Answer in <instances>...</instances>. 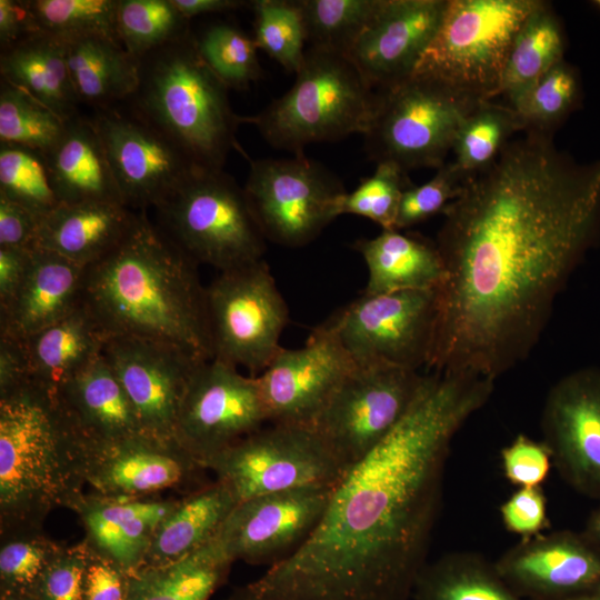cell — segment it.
<instances>
[{
  "mask_svg": "<svg viewBox=\"0 0 600 600\" xmlns=\"http://www.w3.org/2000/svg\"><path fill=\"white\" fill-rule=\"evenodd\" d=\"M80 471L91 493L104 498H151L168 489H200L207 469L176 439L146 432L97 440L81 436Z\"/></svg>",
  "mask_w": 600,
  "mask_h": 600,
  "instance_id": "9a60e30c",
  "label": "cell"
},
{
  "mask_svg": "<svg viewBox=\"0 0 600 600\" xmlns=\"http://www.w3.org/2000/svg\"><path fill=\"white\" fill-rule=\"evenodd\" d=\"M90 548L83 539L62 546L41 576L31 598L34 600H84L86 572Z\"/></svg>",
  "mask_w": 600,
  "mask_h": 600,
  "instance_id": "681fc988",
  "label": "cell"
},
{
  "mask_svg": "<svg viewBox=\"0 0 600 600\" xmlns=\"http://www.w3.org/2000/svg\"><path fill=\"white\" fill-rule=\"evenodd\" d=\"M582 97L577 69L562 60L509 104L521 129L551 136V132L577 110Z\"/></svg>",
  "mask_w": 600,
  "mask_h": 600,
  "instance_id": "74e56055",
  "label": "cell"
},
{
  "mask_svg": "<svg viewBox=\"0 0 600 600\" xmlns=\"http://www.w3.org/2000/svg\"><path fill=\"white\" fill-rule=\"evenodd\" d=\"M212 359L260 376L283 348L288 306L267 261L219 272L206 287Z\"/></svg>",
  "mask_w": 600,
  "mask_h": 600,
  "instance_id": "8fae6325",
  "label": "cell"
},
{
  "mask_svg": "<svg viewBox=\"0 0 600 600\" xmlns=\"http://www.w3.org/2000/svg\"><path fill=\"white\" fill-rule=\"evenodd\" d=\"M0 600H34V599L28 596L0 594Z\"/></svg>",
  "mask_w": 600,
  "mask_h": 600,
  "instance_id": "6125c7cd",
  "label": "cell"
},
{
  "mask_svg": "<svg viewBox=\"0 0 600 600\" xmlns=\"http://www.w3.org/2000/svg\"><path fill=\"white\" fill-rule=\"evenodd\" d=\"M566 600H600V591H593V592L576 596Z\"/></svg>",
  "mask_w": 600,
  "mask_h": 600,
  "instance_id": "94428289",
  "label": "cell"
},
{
  "mask_svg": "<svg viewBox=\"0 0 600 600\" xmlns=\"http://www.w3.org/2000/svg\"><path fill=\"white\" fill-rule=\"evenodd\" d=\"M81 434L58 397L29 380L0 392V531L41 529L82 499Z\"/></svg>",
  "mask_w": 600,
  "mask_h": 600,
  "instance_id": "277c9868",
  "label": "cell"
},
{
  "mask_svg": "<svg viewBox=\"0 0 600 600\" xmlns=\"http://www.w3.org/2000/svg\"><path fill=\"white\" fill-rule=\"evenodd\" d=\"M541 0H448L413 76L477 101L493 100L514 41Z\"/></svg>",
  "mask_w": 600,
  "mask_h": 600,
  "instance_id": "52a82bcc",
  "label": "cell"
},
{
  "mask_svg": "<svg viewBox=\"0 0 600 600\" xmlns=\"http://www.w3.org/2000/svg\"><path fill=\"white\" fill-rule=\"evenodd\" d=\"M493 388L470 372L423 374L398 424L333 486L303 544L229 600H410L452 440Z\"/></svg>",
  "mask_w": 600,
  "mask_h": 600,
  "instance_id": "7a4b0ae2",
  "label": "cell"
},
{
  "mask_svg": "<svg viewBox=\"0 0 600 600\" xmlns=\"http://www.w3.org/2000/svg\"><path fill=\"white\" fill-rule=\"evenodd\" d=\"M407 173L396 163H377L370 177L343 194L339 214L360 216L376 222L382 230H396L401 197L412 186Z\"/></svg>",
  "mask_w": 600,
  "mask_h": 600,
  "instance_id": "7dc6e473",
  "label": "cell"
},
{
  "mask_svg": "<svg viewBox=\"0 0 600 600\" xmlns=\"http://www.w3.org/2000/svg\"><path fill=\"white\" fill-rule=\"evenodd\" d=\"M91 120L124 204L158 207L198 167L169 138L128 108L94 110Z\"/></svg>",
  "mask_w": 600,
  "mask_h": 600,
  "instance_id": "e0dca14e",
  "label": "cell"
},
{
  "mask_svg": "<svg viewBox=\"0 0 600 600\" xmlns=\"http://www.w3.org/2000/svg\"><path fill=\"white\" fill-rule=\"evenodd\" d=\"M179 499H117L84 493L73 509L84 540L128 572L142 567L154 532Z\"/></svg>",
  "mask_w": 600,
  "mask_h": 600,
  "instance_id": "cb8c5ba5",
  "label": "cell"
},
{
  "mask_svg": "<svg viewBox=\"0 0 600 600\" xmlns=\"http://www.w3.org/2000/svg\"><path fill=\"white\" fill-rule=\"evenodd\" d=\"M232 563L216 536L180 560L131 572L127 600H210Z\"/></svg>",
  "mask_w": 600,
  "mask_h": 600,
  "instance_id": "836d02e7",
  "label": "cell"
},
{
  "mask_svg": "<svg viewBox=\"0 0 600 600\" xmlns=\"http://www.w3.org/2000/svg\"><path fill=\"white\" fill-rule=\"evenodd\" d=\"M381 0H297L310 48L347 56Z\"/></svg>",
  "mask_w": 600,
  "mask_h": 600,
  "instance_id": "ab89813d",
  "label": "cell"
},
{
  "mask_svg": "<svg viewBox=\"0 0 600 600\" xmlns=\"http://www.w3.org/2000/svg\"><path fill=\"white\" fill-rule=\"evenodd\" d=\"M237 503L231 491L217 480L179 499L157 528L142 567L180 560L207 544Z\"/></svg>",
  "mask_w": 600,
  "mask_h": 600,
  "instance_id": "d6a6232c",
  "label": "cell"
},
{
  "mask_svg": "<svg viewBox=\"0 0 600 600\" xmlns=\"http://www.w3.org/2000/svg\"><path fill=\"white\" fill-rule=\"evenodd\" d=\"M332 487H308L259 496L237 503L217 538L232 561L272 566L312 533Z\"/></svg>",
  "mask_w": 600,
  "mask_h": 600,
  "instance_id": "44dd1931",
  "label": "cell"
},
{
  "mask_svg": "<svg viewBox=\"0 0 600 600\" xmlns=\"http://www.w3.org/2000/svg\"><path fill=\"white\" fill-rule=\"evenodd\" d=\"M0 196L26 208L40 220L61 204L43 156L10 143H0Z\"/></svg>",
  "mask_w": 600,
  "mask_h": 600,
  "instance_id": "b9f144b4",
  "label": "cell"
},
{
  "mask_svg": "<svg viewBox=\"0 0 600 600\" xmlns=\"http://www.w3.org/2000/svg\"><path fill=\"white\" fill-rule=\"evenodd\" d=\"M42 156L61 204H124L91 118L79 113L68 120L59 141Z\"/></svg>",
  "mask_w": 600,
  "mask_h": 600,
  "instance_id": "4316f807",
  "label": "cell"
},
{
  "mask_svg": "<svg viewBox=\"0 0 600 600\" xmlns=\"http://www.w3.org/2000/svg\"><path fill=\"white\" fill-rule=\"evenodd\" d=\"M592 6H593L598 11H600V0H594V1H592Z\"/></svg>",
  "mask_w": 600,
  "mask_h": 600,
  "instance_id": "be15d7a7",
  "label": "cell"
},
{
  "mask_svg": "<svg viewBox=\"0 0 600 600\" xmlns=\"http://www.w3.org/2000/svg\"><path fill=\"white\" fill-rule=\"evenodd\" d=\"M172 2L188 20L202 14L237 10L249 3L241 0H172Z\"/></svg>",
  "mask_w": 600,
  "mask_h": 600,
  "instance_id": "680465c9",
  "label": "cell"
},
{
  "mask_svg": "<svg viewBox=\"0 0 600 600\" xmlns=\"http://www.w3.org/2000/svg\"><path fill=\"white\" fill-rule=\"evenodd\" d=\"M104 341L80 304L63 319L22 340L29 381L58 397L76 373L102 353Z\"/></svg>",
  "mask_w": 600,
  "mask_h": 600,
  "instance_id": "4dcf8cb0",
  "label": "cell"
},
{
  "mask_svg": "<svg viewBox=\"0 0 600 600\" xmlns=\"http://www.w3.org/2000/svg\"><path fill=\"white\" fill-rule=\"evenodd\" d=\"M376 93L362 134L367 153L407 172L442 167L462 121L480 102L413 74Z\"/></svg>",
  "mask_w": 600,
  "mask_h": 600,
  "instance_id": "9c48e42d",
  "label": "cell"
},
{
  "mask_svg": "<svg viewBox=\"0 0 600 600\" xmlns=\"http://www.w3.org/2000/svg\"><path fill=\"white\" fill-rule=\"evenodd\" d=\"M237 502L279 491L334 486L346 468L307 426L271 423L203 463Z\"/></svg>",
  "mask_w": 600,
  "mask_h": 600,
  "instance_id": "30bf717a",
  "label": "cell"
},
{
  "mask_svg": "<svg viewBox=\"0 0 600 600\" xmlns=\"http://www.w3.org/2000/svg\"><path fill=\"white\" fill-rule=\"evenodd\" d=\"M29 380L22 340L0 336V392Z\"/></svg>",
  "mask_w": 600,
  "mask_h": 600,
  "instance_id": "6f0895ef",
  "label": "cell"
},
{
  "mask_svg": "<svg viewBox=\"0 0 600 600\" xmlns=\"http://www.w3.org/2000/svg\"><path fill=\"white\" fill-rule=\"evenodd\" d=\"M58 398L84 438L112 440L143 432L129 397L102 353L76 373Z\"/></svg>",
  "mask_w": 600,
  "mask_h": 600,
  "instance_id": "83f0119b",
  "label": "cell"
},
{
  "mask_svg": "<svg viewBox=\"0 0 600 600\" xmlns=\"http://www.w3.org/2000/svg\"><path fill=\"white\" fill-rule=\"evenodd\" d=\"M410 600H523L499 574L494 562L471 551L449 552L427 562Z\"/></svg>",
  "mask_w": 600,
  "mask_h": 600,
  "instance_id": "d590c367",
  "label": "cell"
},
{
  "mask_svg": "<svg viewBox=\"0 0 600 600\" xmlns=\"http://www.w3.org/2000/svg\"><path fill=\"white\" fill-rule=\"evenodd\" d=\"M598 591H600V590H598Z\"/></svg>",
  "mask_w": 600,
  "mask_h": 600,
  "instance_id": "e7e4bbea",
  "label": "cell"
},
{
  "mask_svg": "<svg viewBox=\"0 0 600 600\" xmlns=\"http://www.w3.org/2000/svg\"><path fill=\"white\" fill-rule=\"evenodd\" d=\"M566 36L549 2L540 1L527 17L512 43L494 96L512 103L546 72L563 59Z\"/></svg>",
  "mask_w": 600,
  "mask_h": 600,
  "instance_id": "e575fe53",
  "label": "cell"
},
{
  "mask_svg": "<svg viewBox=\"0 0 600 600\" xmlns=\"http://www.w3.org/2000/svg\"><path fill=\"white\" fill-rule=\"evenodd\" d=\"M422 379L418 371L398 367H357L310 427L348 469L398 424Z\"/></svg>",
  "mask_w": 600,
  "mask_h": 600,
  "instance_id": "5bb4252c",
  "label": "cell"
},
{
  "mask_svg": "<svg viewBox=\"0 0 600 600\" xmlns=\"http://www.w3.org/2000/svg\"><path fill=\"white\" fill-rule=\"evenodd\" d=\"M0 78L33 97L64 121L79 114L80 102L61 38L37 32L1 49Z\"/></svg>",
  "mask_w": 600,
  "mask_h": 600,
  "instance_id": "f546056e",
  "label": "cell"
},
{
  "mask_svg": "<svg viewBox=\"0 0 600 600\" xmlns=\"http://www.w3.org/2000/svg\"><path fill=\"white\" fill-rule=\"evenodd\" d=\"M197 44L204 62L228 89L244 90L262 77L254 40L236 27L211 26Z\"/></svg>",
  "mask_w": 600,
  "mask_h": 600,
  "instance_id": "bcb514c9",
  "label": "cell"
},
{
  "mask_svg": "<svg viewBox=\"0 0 600 600\" xmlns=\"http://www.w3.org/2000/svg\"><path fill=\"white\" fill-rule=\"evenodd\" d=\"M356 368L327 321L303 347L282 348L257 377L269 422L310 427Z\"/></svg>",
  "mask_w": 600,
  "mask_h": 600,
  "instance_id": "d6986e66",
  "label": "cell"
},
{
  "mask_svg": "<svg viewBox=\"0 0 600 600\" xmlns=\"http://www.w3.org/2000/svg\"><path fill=\"white\" fill-rule=\"evenodd\" d=\"M507 531L521 540L537 537L550 527L542 487L518 488L499 508Z\"/></svg>",
  "mask_w": 600,
  "mask_h": 600,
  "instance_id": "816d5d0a",
  "label": "cell"
},
{
  "mask_svg": "<svg viewBox=\"0 0 600 600\" xmlns=\"http://www.w3.org/2000/svg\"><path fill=\"white\" fill-rule=\"evenodd\" d=\"M467 181L451 163H444L429 181L406 189L397 214L396 230L411 228L442 213L461 194Z\"/></svg>",
  "mask_w": 600,
  "mask_h": 600,
  "instance_id": "c3c4849f",
  "label": "cell"
},
{
  "mask_svg": "<svg viewBox=\"0 0 600 600\" xmlns=\"http://www.w3.org/2000/svg\"><path fill=\"white\" fill-rule=\"evenodd\" d=\"M438 290L362 293L327 320L357 367L416 370L428 364Z\"/></svg>",
  "mask_w": 600,
  "mask_h": 600,
  "instance_id": "4fadbf2b",
  "label": "cell"
},
{
  "mask_svg": "<svg viewBox=\"0 0 600 600\" xmlns=\"http://www.w3.org/2000/svg\"><path fill=\"white\" fill-rule=\"evenodd\" d=\"M40 32L28 0H0V48Z\"/></svg>",
  "mask_w": 600,
  "mask_h": 600,
  "instance_id": "11a10c76",
  "label": "cell"
},
{
  "mask_svg": "<svg viewBox=\"0 0 600 600\" xmlns=\"http://www.w3.org/2000/svg\"><path fill=\"white\" fill-rule=\"evenodd\" d=\"M198 263L140 211L124 239L83 271L81 306L106 339L170 342L211 360Z\"/></svg>",
  "mask_w": 600,
  "mask_h": 600,
  "instance_id": "3957f363",
  "label": "cell"
},
{
  "mask_svg": "<svg viewBox=\"0 0 600 600\" xmlns=\"http://www.w3.org/2000/svg\"><path fill=\"white\" fill-rule=\"evenodd\" d=\"M444 267L427 368L491 380L526 360L600 233V159L577 163L526 132L442 212Z\"/></svg>",
  "mask_w": 600,
  "mask_h": 600,
  "instance_id": "6da1fadb",
  "label": "cell"
},
{
  "mask_svg": "<svg viewBox=\"0 0 600 600\" xmlns=\"http://www.w3.org/2000/svg\"><path fill=\"white\" fill-rule=\"evenodd\" d=\"M62 546L41 529L1 534L0 594L32 597L41 576Z\"/></svg>",
  "mask_w": 600,
  "mask_h": 600,
  "instance_id": "ee69618b",
  "label": "cell"
},
{
  "mask_svg": "<svg viewBox=\"0 0 600 600\" xmlns=\"http://www.w3.org/2000/svg\"><path fill=\"white\" fill-rule=\"evenodd\" d=\"M138 61L139 84L127 108L198 168L222 170L230 151H241V117L230 106L228 88L202 59L197 38L189 33Z\"/></svg>",
  "mask_w": 600,
  "mask_h": 600,
  "instance_id": "5b68a950",
  "label": "cell"
},
{
  "mask_svg": "<svg viewBox=\"0 0 600 600\" xmlns=\"http://www.w3.org/2000/svg\"><path fill=\"white\" fill-rule=\"evenodd\" d=\"M244 193L266 240L297 248L313 241L339 214L341 181L303 153L251 161Z\"/></svg>",
  "mask_w": 600,
  "mask_h": 600,
  "instance_id": "7c38bea8",
  "label": "cell"
},
{
  "mask_svg": "<svg viewBox=\"0 0 600 600\" xmlns=\"http://www.w3.org/2000/svg\"><path fill=\"white\" fill-rule=\"evenodd\" d=\"M139 212L116 202L60 204L40 220L34 249L51 251L86 268L124 239Z\"/></svg>",
  "mask_w": 600,
  "mask_h": 600,
  "instance_id": "484cf974",
  "label": "cell"
},
{
  "mask_svg": "<svg viewBox=\"0 0 600 600\" xmlns=\"http://www.w3.org/2000/svg\"><path fill=\"white\" fill-rule=\"evenodd\" d=\"M102 354L129 397L143 432L176 439L188 386L206 361L177 344L136 337H112Z\"/></svg>",
  "mask_w": 600,
  "mask_h": 600,
  "instance_id": "ac0fdd59",
  "label": "cell"
},
{
  "mask_svg": "<svg viewBox=\"0 0 600 600\" xmlns=\"http://www.w3.org/2000/svg\"><path fill=\"white\" fill-rule=\"evenodd\" d=\"M32 249L0 247V310L7 308L21 287Z\"/></svg>",
  "mask_w": 600,
  "mask_h": 600,
  "instance_id": "9f6ffc18",
  "label": "cell"
},
{
  "mask_svg": "<svg viewBox=\"0 0 600 600\" xmlns=\"http://www.w3.org/2000/svg\"><path fill=\"white\" fill-rule=\"evenodd\" d=\"M448 0H381L348 59L374 91L410 77L434 37Z\"/></svg>",
  "mask_w": 600,
  "mask_h": 600,
  "instance_id": "603a6c76",
  "label": "cell"
},
{
  "mask_svg": "<svg viewBox=\"0 0 600 600\" xmlns=\"http://www.w3.org/2000/svg\"><path fill=\"white\" fill-rule=\"evenodd\" d=\"M66 122L23 90L0 80V143L44 154L61 138Z\"/></svg>",
  "mask_w": 600,
  "mask_h": 600,
  "instance_id": "60d3db41",
  "label": "cell"
},
{
  "mask_svg": "<svg viewBox=\"0 0 600 600\" xmlns=\"http://www.w3.org/2000/svg\"><path fill=\"white\" fill-rule=\"evenodd\" d=\"M40 219L0 196V247L34 249Z\"/></svg>",
  "mask_w": 600,
  "mask_h": 600,
  "instance_id": "db71d44e",
  "label": "cell"
},
{
  "mask_svg": "<svg viewBox=\"0 0 600 600\" xmlns=\"http://www.w3.org/2000/svg\"><path fill=\"white\" fill-rule=\"evenodd\" d=\"M189 22L172 0H118V39L137 60L191 33Z\"/></svg>",
  "mask_w": 600,
  "mask_h": 600,
  "instance_id": "f35d334b",
  "label": "cell"
},
{
  "mask_svg": "<svg viewBox=\"0 0 600 600\" xmlns=\"http://www.w3.org/2000/svg\"><path fill=\"white\" fill-rule=\"evenodd\" d=\"M518 131H522L521 124L511 107L497 100L480 101L456 134L450 163L469 180L489 168Z\"/></svg>",
  "mask_w": 600,
  "mask_h": 600,
  "instance_id": "8d00e7d4",
  "label": "cell"
},
{
  "mask_svg": "<svg viewBox=\"0 0 600 600\" xmlns=\"http://www.w3.org/2000/svg\"><path fill=\"white\" fill-rule=\"evenodd\" d=\"M254 42L284 70L294 74L306 54V31L297 0H254Z\"/></svg>",
  "mask_w": 600,
  "mask_h": 600,
  "instance_id": "7bdbcfd3",
  "label": "cell"
},
{
  "mask_svg": "<svg viewBox=\"0 0 600 600\" xmlns=\"http://www.w3.org/2000/svg\"><path fill=\"white\" fill-rule=\"evenodd\" d=\"M266 422L257 377L211 359L200 364L188 386L174 438L203 464Z\"/></svg>",
  "mask_w": 600,
  "mask_h": 600,
  "instance_id": "2e32d148",
  "label": "cell"
},
{
  "mask_svg": "<svg viewBox=\"0 0 600 600\" xmlns=\"http://www.w3.org/2000/svg\"><path fill=\"white\" fill-rule=\"evenodd\" d=\"M541 431L562 479L577 492L600 498V368L574 370L550 388Z\"/></svg>",
  "mask_w": 600,
  "mask_h": 600,
  "instance_id": "ffe728a7",
  "label": "cell"
},
{
  "mask_svg": "<svg viewBox=\"0 0 600 600\" xmlns=\"http://www.w3.org/2000/svg\"><path fill=\"white\" fill-rule=\"evenodd\" d=\"M154 209L157 224L198 264L222 272L263 260L267 240L223 170L197 168Z\"/></svg>",
  "mask_w": 600,
  "mask_h": 600,
  "instance_id": "ba28073f",
  "label": "cell"
},
{
  "mask_svg": "<svg viewBox=\"0 0 600 600\" xmlns=\"http://www.w3.org/2000/svg\"><path fill=\"white\" fill-rule=\"evenodd\" d=\"M582 533L600 550V507L591 512Z\"/></svg>",
  "mask_w": 600,
  "mask_h": 600,
  "instance_id": "91938a15",
  "label": "cell"
},
{
  "mask_svg": "<svg viewBox=\"0 0 600 600\" xmlns=\"http://www.w3.org/2000/svg\"><path fill=\"white\" fill-rule=\"evenodd\" d=\"M84 268L43 249H32L27 276L0 310V336L23 340L81 304Z\"/></svg>",
  "mask_w": 600,
  "mask_h": 600,
  "instance_id": "d4e9b609",
  "label": "cell"
},
{
  "mask_svg": "<svg viewBox=\"0 0 600 600\" xmlns=\"http://www.w3.org/2000/svg\"><path fill=\"white\" fill-rule=\"evenodd\" d=\"M376 97L347 56L309 47L293 86L241 123L253 124L273 148L298 154L310 143L363 134Z\"/></svg>",
  "mask_w": 600,
  "mask_h": 600,
  "instance_id": "8992f818",
  "label": "cell"
},
{
  "mask_svg": "<svg viewBox=\"0 0 600 600\" xmlns=\"http://www.w3.org/2000/svg\"><path fill=\"white\" fill-rule=\"evenodd\" d=\"M70 78L80 104L94 110L124 103L139 84V61L112 38L99 34L63 39Z\"/></svg>",
  "mask_w": 600,
  "mask_h": 600,
  "instance_id": "1f68e13d",
  "label": "cell"
},
{
  "mask_svg": "<svg viewBox=\"0 0 600 600\" xmlns=\"http://www.w3.org/2000/svg\"><path fill=\"white\" fill-rule=\"evenodd\" d=\"M28 3L40 32L61 39L99 34L119 41L118 0H28Z\"/></svg>",
  "mask_w": 600,
  "mask_h": 600,
  "instance_id": "f6af8a7d",
  "label": "cell"
},
{
  "mask_svg": "<svg viewBox=\"0 0 600 600\" xmlns=\"http://www.w3.org/2000/svg\"><path fill=\"white\" fill-rule=\"evenodd\" d=\"M500 460L504 478L517 488L542 487L553 466L543 441L523 433L501 449Z\"/></svg>",
  "mask_w": 600,
  "mask_h": 600,
  "instance_id": "f907efd6",
  "label": "cell"
},
{
  "mask_svg": "<svg viewBox=\"0 0 600 600\" xmlns=\"http://www.w3.org/2000/svg\"><path fill=\"white\" fill-rule=\"evenodd\" d=\"M368 268L363 293L382 294L403 290H438L446 273L436 242L417 233L382 230L353 243Z\"/></svg>",
  "mask_w": 600,
  "mask_h": 600,
  "instance_id": "f1b7e54d",
  "label": "cell"
},
{
  "mask_svg": "<svg viewBox=\"0 0 600 600\" xmlns=\"http://www.w3.org/2000/svg\"><path fill=\"white\" fill-rule=\"evenodd\" d=\"M89 548L84 600H127L130 572Z\"/></svg>",
  "mask_w": 600,
  "mask_h": 600,
  "instance_id": "f5cc1de1",
  "label": "cell"
},
{
  "mask_svg": "<svg viewBox=\"0 0 600 600\" xmlns=\"http://www.w3.org/2000/svg\"><path fill=\"white\" fill-rule=\"evenodd\" d=\"M494 566L521 598L566 600L600 590V550L582 532L558 530L520 540Z\"/></svg>",
  "mask_w": 600,
  "mask_h": 600,
  "instance_id": "7402d4cb",
  "label": "cell"
}]
</instances>
